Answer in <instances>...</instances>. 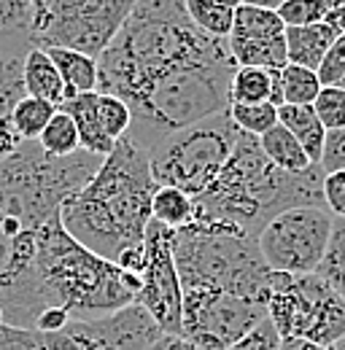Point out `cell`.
<instances>
[{
	"label": "cell",
	"mask_w": 345,
	"mask_h": 350,
	"mask_svg": "<svg viewBox=\"0 0 345 350\" xmlns=\"http://www.w3.org/2000/svg\"><path fill=\"white\" fill-rule=\"evenodd\" d=\"M25 54L27 51H0V159L25 143L19 140L11 124L14 105L25 97V84H22Z\"/></svg>",
	"instance_id": "obj_15"
},
{
	"label": "cell",
	"mask_w": 345,
	"mask_h": 350,
	"mask_svg": "<svg viewBox=\"0 0 345 350\" xmlns=\"http://www.w3.org/2000/svg\"><path fill=\"white\" fill-rule=\"evenodd\" d=\"M318 165L324 173L345 170V127L327 132V143H324V154Z\"/></svg>",
	"instance_id": "obj_36"
},
{
	"label": "cell",
	"mask_w": 345,
	"mask_h": 350,
	"mask_svg": "<svg viewBox=\"0 0 345 350\" xmlns=\"http://www.w3.org/2000/svg\"><path fill=\"white\" fill-rule=\"evenodd\" d=\"M335 216L321 205H300L270 219L257 234V248L272 272L310 275L327 254Z\"/></svg>",
	"instance_id": "obj_10"
},
{
	"label": "cell",
	"mask_w": 345,
	"mask_h": 350,
	"mask_svg": "<svg viewBox=\"0 0 345 350\" xmlns=\"http://www.w3.org/2000/svg\"><path fill=\"white\" fill-rule=\"evenodd\" d=\"M278 16L283 19L286 27H307L329 19V5L327 0H286L278 8Z\"/></svg>",
	"instance_id": "obj_31"
},
{
	"label": "cell",
	"mask_w": 345,
	"mask_h": 350,
	"mask_svg": "<svg viewBox=\"0 0 345 350\" xmlns=\"http://www.w3.org/2000/svg\"><path fill=\"white\" fill-rule=\"evenodd\" d=\"M275 70L264 68H238L229 87V103H264L272 94Z\"/></svg>",
	"instance_id": "obj_29"
},
{
	"label": "cell",
	"mask_w": 345,
	"mask_h": 350,
	"mask_svg": "<svg viewBox=\"0 0 345 350\" xmlns=\"http://www.w3.org/2000/svg\"><path fill=\"white\" fill-rule=\"evenodd\" d=\"M286 0H243V5H254V8H267V11H278Z\"/></svg>",
	"instance_id": "obj_41"
},
{
	"label": "cell",
	"mask_w": 345,
	"mask_h": 350,
	"mask_svg": "<svg viewBox=\"0 0 345 350\" xmlns=\"http://www.w3.org/2000/svg\"><path fill=\"white\" fill-rule=\"evenodd\" d=\"M261 321H267V305L259 299L211 288L183 291L181 337L200 350L229 348Z\"/></svg>",
	"instance_id": "obj_11"
},
{
	"label": "cell",
	"mask_w": 345,
	"mask_h": 350,
	"mask_svg": "<svg viewBox=\"0 0 345 350\" xmlns=\"http://www.w3.org/2000/svg\"><path fill=\"white\" fill-rule=\"evenodd\" d=\"M227 113L238 130L243 135H251V137H261L264 132H270L278 124V105H272L270 100H264V103H229Z\"/></svg>",
	"instance_id": "obj_26"
},
{
	"label": "cell",
	"mask_w": 345,
	"mask_h": 350,
	"mask_svg": "<svg viewBox=\"0 0 345 350\" xmlns=\"http://www.w3.org/2000/svg\"><path fill=\"white\" fill-rule=\"evenodd\" d=\"M316 73L321 79V87L345 89V33L332 44L329 54L324 57V62L318 65Z\"/></svg>",
	"instance_id": "obj_33"
},
{
	"label": "cell",
	"mask_w": 345,
	"mask_h": 350,
	"mask_svg": "<svg viewBox=\"0 0 345 350\" xmlns=\"http://www.w3.org/2000/svg\"><path fill=\"white\" fill-rule=\"evenodd\" d=\"M73 122H76V130H79V140H81V148L89 154H97V157H108L114 151V140L105 135L103 124H100V116H97V92H86L79 94L68 103L60 105Z\"/></svg>",
	"instance_id": "obj_18"
},
{
	"label": "cell",
	"mask_w": 345,
	"mask_h": 350,
	"mask_svg": "<svg viewBox=\"0 0 345 350\" xmlns=\"http://www.w3.org/2000/svg\"><path fill=\"white\" fill-rule=\"evenodd\" d=\"M216 3H221V5H227V8H235V11L243 5V0H216Z\"/></svg>",
	"instance_id": "obj_43"
},
{
	"label": "cell",
	"mask_w": 345,
	"mask_h": 350,
	"mask_svg": "<svg viewBox=\"0 0 345 350\" xmlns=\"http://www.w3.org/2000/svg\"><path fill=\"white\" fill-rule=\"evenodd\" d=\"M97 116H100V124H103L105 135L114 143L122 140L129 132V127H132V111H129L127 103L122 97H116V94L97 92Z\"/></svg>",
	"instance_id": "obj_30"
},
{
	"label": "cell",
	"mask_w": 345,
	"mask_h": 350,
	"mask_svg": "<svg viewBox=\"0 0 345 350\" xmlns=\"http://www.w3.org/2000/svg\"><path fill=\"white\" fill-rule=\"evenodd\" d=\"M259 146H261L264 157H267L275 167H281V170H286V173H305V170H310V167L316 165V162H310V157L305 154L300 140L286 130L283 124H275L270 132H264V135L259 137Z\"/></svg>",
	"instance_id": "obj_21"
},
{
	"label": "cell",
	"mask_w": 345,
	"mask_h": 350,
	"mask_svg": "<svg viewBox=\"0 0 345 350\" xmlns=\"http://www.w3.org/2000/svg\"><path fill=\"white\" fill-rule=\"evenodd\" d=\"M146 350H200V348L192 345L189 340H183L181 334H159Z\"/></svg>",
	"instance_id": "obj_39"
},
{
	"label": "cell",
	"mask_w": 345,
	"mask_h": 350,
	"mask_svg": "<svg viewBox=\"0 0 345 350\" xmlns=\"http://www.w3.org/2000/svg\"><path fill=\"white\" fill-rule=\"evenodd\" d=\"M281 79V94L283 105H313L318 92H321V79L316 70L302 68V65H286L278 70Z\"/></svg>",
	"instance_id": "obj_24"
},
{
	"label": "cell",
	"mask_w": 345,
	"mask_h": 350,
	"mask_svg": "<svg viewBox=\"0 0 345 350\" xmlns=\"http://www.w3.org/2000/svg\"><path fill=\"white\" fill-rule=\"evenodd\" d=\"M240 135L227 111L168 135L149 151L157 186H172L189 197H200L224 170Z\"/></svg>",
	"instance_id": "obj_7"
},
{
	"label": "cell",
	"mask_w": 345,
	"mask_h": 350,
	"mask_svg": "<svg viewBox=\"0 0 345 350\" xmlns=\"http://www.w3.org/2000/svg\"><path fill=\"white\" fill-rule=\"evenodd\" d=\"M340 36L343 33L329 19L307 27H286V57L292 65L318 70V65L324 62V57Z\"/></svg>",
	"instance_id": "obj_16"
},
{
	"label": "cell",
	"mask_w": 345,
	"mask_h": 350,
	"mask_svg": "<svg viewBox=\"0 0 345 350\" xmlns=\"http://www.w3.org/2000/svg\"><path fill=\"white\" fill-rule=\"evenodd\" d=\"M183 8L200 33L211 38H229L235 25V8H227L216 0H183Z\"/></svg>",
	"instance_id": "obj_23"
},
{
	"label": "cell",
	"mask_w": 345,
	"mask_h": 350,
	"mask_svg": "<svg viewBox=\"0 0 345 350\" xmlns=\"http://www.w3.org/2000/svg\"><path fill=\"white\" fill-rule=\"evenodd\" d=\"M30 332L33 329L8 326L0 321V350H27L30 348Z\"/></svg>",
	"instance_id": "obj_38"
},
{
	"label": "cell",
	"mask_w": 345,
	"mask_h": 350,
	"mask_svg": "<svg viewBox=\"0 0 345 350\" xmlns=\"http://www.w3.org/2000/svg\"><path fill=\"white\" fill-rule=\"evenodd\" d=\"M329 22H332L340 33H345V5H337V8L329 11Z\"/></svg>",
	"instance_id": "obj_42"
},
{
	"label": "cell",
	"mask_w": 345,
	"mask_h": 350,
	"mask_svg": "<svg viewBox=\"0 0 345 350\" xmlns=\"http://www.w3.org/2000/svg\"><path fill=\"white\" fill-rule=\"evenodd\" d=\"M267 318L281 337H297L324 348L345 337V299L316 272H272Z\"/></svg>",
	"instance_id": "obj_8"
},
{
	"label": "cell",
	"mask_w": 345,
	"mask_h": 350,
	"mask_svg": "<svg viewBox=\"0 0 345 350\" xmlns=\"http://www.w3.org/2000/svg\"><path fill=\"white\" fill-rule=\"evenodd\" d=\"M221 62H235L227 38L200 33L183 0H140L97 57V92L122 97L135 111L157 89Z\"/></svg>",
	"instance_id": "obj_1"
},
{
	"label": "cell",
	"mask_w": 345,
	"mask_h": 350,
	"mask_svg": "<svg viewBox=\"0 0 345 350\" xmlns=\"http://www.w3.org/2000/svg\"><path fill=\"white\" fill-rule=\"evenodd\" d=\"M38 146L46 154H51V157H71V154L81 151L76 122L62 108H57V113L51 116V122L46 124V130L38 137Z\"/></svg>",
	"instance_id": "obj_27"
},
{
	"label": "cell",
	"mask_w": 345,
	"mask_h": 350,
	"mask_svg": "<svg viewBox=\"0 0 345 350\" xmlns=\"http://www.w3.org/2000/svg\"><path fill=\"white\" fill-rule=\"evenodd\" d=\"M22 84L27 97H38L51 105H62L65 103V84L62 76L57 70V65L51 62V57L46 54V49H30L25 54V65H22Z\"/></svg>",
	"instance_id": "obj_17"
},
{
	"label": "cell",
	"mask_w": 345,
	"mask_h": 350,
	"mask_svg": "<svg viewBox=\"0 0 345 350\" xmlns=\"http://www.w3.org/2000/svg\"><path fill=\"white\" fill-rule=\"evenodd\" d=\"M71 323V312L68 310H62V307H46L38 312V318H36V332H43V334H51V332H60V329H65Z\"/></svg>",
	"instance_id": "obj_37"
},
{
	"label": "cell",
	"mask_w": 345,
	"mask_h": 350,
	"mask_svg": "<svg viewBox=\"0 0 345 350\" xmlns=\"http://www.w3.org/2000/svg\"><path fill=\"white\" fill-rule=\"evenodd\" d=\"M332 350H345V337H340V340L332 345Z\"/></svg>",
	"instance_id": "obj_45"
},
{
	"label": "cell",
	"mask_w": 345,
	"mask_h": 350,
	"mask_svg": "<svg viewBox=\"0 0 345 350\" xmlns=\"http://www.w3.org/2000/svg\"><path fill=\"white\" fill-rule=\"evenodd\" d=\"M327 5H329V11H332V8H337V5H345V0H327Z\"/></svg>",
	"instance_id": "obj_44"
},
{
	"label": "cell",
	"mask_w": 345,
	"mask_h": 350,
	"mask_svg": "<svg viewBox=\"0 0 345 350\" xmlns=\"http://www.w3.org/2000/svg\"><path fill=\"white\" fill-rule=\"evenodd\" d=\"M172 256L181 291L211 288L232 291L267 305L272 269L264 264L257 237L221 224H189L175 229Z\"/></svg>",
	"instance_id": "obj_6"
},
{
	"label": "cell",
	"mask_w": 345,
	"mask_h": 350,
	"mask_svg": "<svg viewBox=\"0 0 345 350\" xmlns=\"http://www.w3.org/2000/svg\"><path fill=\"white\" fill-rule=\"evenodd\" d=\"M172 237L175 229L149 221L143 248H146V267L140 272V291L135 297V305H140L157 329L162 334H181V318H183V291H181V278L172 256Z\"/></svg>",
	"instance_id": "obj_12"
},
{
	"label": "cell",
	"mask_w": 345,
	"mask_h": 350,
	"mask_svg": "<svg viewBox=\"0 0 345 350\" xmlns=\"http://www.w3.org/2000/svg\"><path fill=\"white\" fill-rule=\"evenodd\" d=\"M54 113H57V105L25 94V97L14 105L11 124H14V132L19 135V140H38Z\"/></svg>",
	"instance_id": "obj_25"
},
{
	"label": "cell",
	"mask_w": 345,
	"mask_h": 350,
	"mask_svg": "<svg viewBox=\"0 0 345 350\" xmlns=\"http://www.w3.org/2000/svg\"><path fill=\"white\" fill-rule=\"evenodd\" d=\"M43 0H0V51L36 49Z\"/></svg>",
	"instance_id": "obj_14"
},
{
	"label": "cell",
	"mask_w": 345,
	"mask_h": 350,
	"mask_svg": "<svg viewBox=\"0 0 345 350\" xmlns=\"http://www.w3.org/2000/svg\"><path fill=\"white\" fill-rule=\"evenodd\" d=\"M316 275L321 280H327L345 299V219H335L332 224L329 245H327V254L318 264Z\"/></svg>",
	"instance_id": "obj_28"
},
{
	"label": "cell",
	"mask_w": 345,
	"mask_h": 350,
	"mask_svg": "<svg viewBox=\"0 0 345 350\" xmlns=\"http://www.w3.org/2000/svg\"><path fill=\"white\" fill-rule=\"evenodd\" d=\"M140 0H43L36 49H73L100 57Z\"/></svg>",
	"instance_id": "obj_9"
},
{
	"label": "cell",
	"mask_w": 345,
	"mask_h": 350,
	"mask_svg": "<svg viewBox=\"0 0 345 350\" xmlns=\"http://www.w3.org/2000/svg\"><path fill=\"white\" fill-rule=\"evenodd\" d=\"M278 350H332V348H324V345H316V342H307V340H297V337H281V348Z\"/></svg>",
	"instance_id": "obj_40"
},
{
	"label": "cell",
	"mask_w": 345,
	"mask_h": 350,
	"mask_svg": "<svg viewBox=\"0 0 345 350\" xmlns=\"http://www.w3.org/2000/svg\"><path fill=\"white\" fill-rule=\"evenodd\" d=\"M281 348V334L275 332V326L267 321H261L257 329H251L246 337H240L238 342H232L224 350H278Z\"/></svg>",
	"instance_id": "obj_34"
},
{
	"label": "cell",
	"mask_w": 345,
	"mask_h": 350,
	"mask_svg": "<svg viewBox=\"0 0 345 350\" xmlns=\"http://www.w3.org/2000/svg\"><path fill=\"white\" fill-rule=\"evenodd\" d=\"M154 191L149 151L127 132L92 180L60 208V221L92 254L116 262L125 251L143 245Z\"/></svg>",
	"instance_id": "obj_2"
},
{
	"label": "cell",
	"mask_w": 345,
	"mask_h": 350,
	"mask_svg": "<svg viewBox=\"0 0 345 350\" xmlns=\"http://www.w3.org/2000/svg\"><path fill=\"white\" fill-rule=\"evenodd\" d=\"M324 208L335 216V219H345V170L324 175Z\"/></svg>",
	"instance_id": "obj_35"
},
{
	"label": "cell",
	"mask_w": 345,
	"mask_h": 350,
	"mask_svg": "<svg viewBox=\"0 0 345 350\" xmlns=\"http://www.w3.org/2000/svg\"><path fill=\"white\" fill-rule=\"evenodd\" d=\"M151 219L170 229H183L194 224V197L172 186H157L151 200Z\"/></svg>",
	"instance_id": "obj_22"
},
{
	"label": "cell",
	"mask_w": 345,
	"mask_h": 350,
	"mask_svg": "<svg viewBox=\"0 0 345 350\" xmlns=\"http://www.w3.org/2000/svg\"><path fill=\"white\" fill-rule=\"evenodd\" d=\"M278 124H283L292 132L305 154L310 157V162H321L324 154V143H327V127L321 124V119L316 116L313 105H281L278 108Z\"/></svg>",
	"instance_id": "obj_20"
},
{
	"label": "cell",
	"mask_w": 345,
	"mask_h": 350,
	"mask_svg": "<svg viewBox=\"0 0 345 350\" xmlns=\"http://www.w3.org/2000/svg\"><path fill=\"white\" fill-rule=\"evenodd\" d=\"M103 159L84 148L71 157H51L38 140H25L0 159V216L19 221L25 229H41L92 180Z\"/></svg>",
	"instance_id": "obj_5"
},
{
	"label": "cell",
	"mask_w": 345,
	"mask_h": 350,
	"mask_svg": "<svg viewBox=\"0 0 345 350\" xmlns=\"http://www.w3.org/2000/svg\"><path fill=\"white\" fill-rule=\"evenodd\" d=\"M36 278L46 307H62L71 318H100L135 305L140 275L122 269L73 240L60 213L38 229Z\"/></svg>",
	"instance_id": "obj_4"
},
{
	"label": "cell",
	"mask_w": 345,
	"mask_h": 350,
	"mask_svg": "<svg viewBox=\"0 0 345 350\" xmlns=\"http://www.w3.org/2000/svg\"><path fill=\"white\" fill-rule=\"evenodd\" d=\"M227 46L238 68L281 70L289 65L286 25L278 16V11L240 5L235 11V25L227 38Z\"/></svg>",
	"instance_id": "obj_13"
},
{
	"label": "cell",
	"mask_w": 345,
	"mask_h": 350,
	"mask_svg": "<svg viewBox=\"0 0 345 350\" xmlns=\"http://www.w3.org/2000/svg\"><path fill=\"white\" fill-rule=\"evenodd\" d=\"M316 116L327 130H340L345 127V89L321 87L316 103H313Z\"/></svg>",
	"instance_id": "obj_32"
},
{
	"label": "cell",
	"mask_w": 345,
	"mask_h": 350,
	"mask_svg": "<svg viewBox=\"0 0 345 350\" xmlns=\"http://www.w3.org/2000/svg\"><path fill=\"white\" fill-rule=\"evenodd\" d=\"M324 175L321 165L286 173L264 157L259 137L240 135L218 178L194 197V224H221L257 237L267 221L289 208H324Z\"/></svg>",
	"instance_id": "obj_3"
},
{
	"label": "cell",
	"mask_w": 345,
	"mask_h": 350,
	"mask_svg": "<svg viewBox=\"0 0 345 350\" xmlns=\"http://www.w3.org/2000/svg\"><path fill=\"white\" fill-rule=\"evenodd\" d=\"M46 54L51 57V62L57 65V70L62 76L65 103L79 94H86V92H97V59L94 57L73 51V49H60V46L46 49Z\"/></svg>",
	"instance_id": "obj_19"
}]
</instances>
